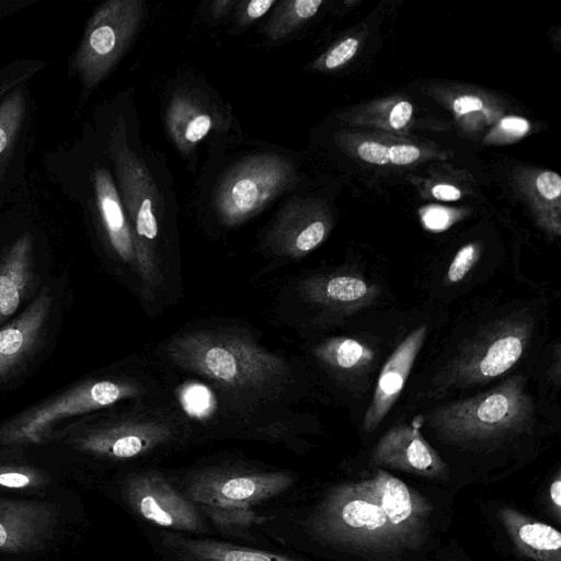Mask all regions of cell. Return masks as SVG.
Here are the masks:
<instances>
[{"label":"cell","instance_id":"cell-1","mask_svg":"<svg viewBox=\"0 0 561 561\" xmlns=\"http://www.w3.org/2000/svg\"><path fill=\"white\" fill-rule=\"evenodd\" d=\"M168 473L203 513L213 534L260 548H274L259 528L273 513L293 503L298 483L293 471L239 460Z\"/></svg>","mask_w":561,"mask_h":561},{"label":"cell","instance_id":"cell-2","mask_svg":"<svg viewBox=\"0 0 561 561\" xmlns=\"http://www.w3.org/2000/svg\"><path fill=\"white\" fill-rule=\"evenodd\" d=\"M165 352L179 367L238 393L270 390L289 377L282 357L229 331L186 332L171 340Z\"/></svg>","mask_w":561,"mask_h":561},{"label":"cell","instance_id":"cell-3","mask_svg":"<svg viewBox=\"0 0 561 561\" xmlns=\"http://www.w3.org/2000/svg\"><path fill=\"white\" fill-rule=\"evenodd\" d=\"M535 411L526 379L515 375L483 393L434 409L427 421L446 437L489 439L525 431Z\"/></svg>","mask_w":561,"mask_h":561},{"label":"cell","instance_id":"cell-4","mask_svg":"<svg viewBox=\"0 0 561 561\" xmlns=\"http://www.w3.org/2000/svg\"><path fill=\"white\" fill-rule=\"evenodd\" d=\"M58 436L98 457L116 462L146 460L178 442L175 428L164 422L96 411L55 428L46 437Z\"/></svg>","mask_w":561,"mask_h":561},{"label":"cell","instance_id":"cell-5","mask_svg":"<svg viewBox=\"0 0 561 561\" xmlns=\"http://www.w3.org/2000/svg\"><path fill=\"white\" fill-rule=\"evenodd\" d=\"M534 329L528 313H514L486 324L434 377L436 391L466 388L511 369L526 351Z\"/></svg>","mask_w":561,"mask_h":561},{"label":"cell","instance_id":"cell-6","mask_svg":"<svg viewBox=\"0 0 561 561\" xmlns=\"http://www.w3.org/2000/svg\"><path fill=\"white\" fill-rule=\"evenodd\" d=\"M139 393L138 385L126 379L81 380L2 422L0 445L39 442L59 423L108 408Z\"/></svg>","mask_w":561,"mask_h":561},{"label":"cell","instance_id":"cell-7","mask_svg":"<svg viewBox=\"0 0 561 561\" xmlns=\"http://www.w3.org/2000/svg\"><path fill=\"white\" fill-rule=\"evenodd\" d=\"M110 152L133 234L135 265L144 286L154 287L160 278L156 255L159 236L157 190L147 168L128 146L119 127L112 133Z\"/></svg>","mask_w":561,"mask_h":561},{"label":"cell","instance_id":"cell-8","mask_svg":"<svg viewBox=\"0 0 561 561\" xmlns=\"http://www.w3.org/2000/svg\"><path fill=\"white\" fill-rule=\"evenodd\" d=\"M118 493L140 527L196 536L213 534L203 513L163 470L140 467L127 471L118 482Z\"/></svg>","mask_w":561,"mask_h":561},{"label":"cell","instance_id":"cell-9","mask_svg":"<svg viewBox=\"0 0 561 561\" xmlns=\"http://www.w3.org/2000/svg\"><path fill=\"white\" fill-rule=\"evenodd\" d=\"M294 176L291 163L282 156L247 157L226 173L216 188L213 204L218 219L228 227L244 222L289 188Z\"/></svg>","mask_w":561,"mask_h":561},{"label":"cell","instance_id":"cell-10","mask_svg":"<svg viewBox=\"0 0 561 561\" xmlns=\"http://www.w3.org/2000/svg\"><path fill=\"white\" fill-rule=\"evenodd\" d=\"M142 14L139 0H111L95 10L71 61L84 89H93L111 71L137 33Z\"/></svg>","mask_w":561,"mask_h":561},{"label":"cell","instance_id":"cell-11","mask_svg":"<svg viewBox=\"0 0 561 561\" xmlns=\"http://www.w3.org/2000/svg\"><path fill=\"white\" fill-rule=\"evenodd\" d=\"M157 561H308L287 550L140 527Z\"/></svg>","mask_w":561,"mask_h":561},{"label":"cell","instance_id":"cell-12","mask_svg":"<svg viewBox=\"0 0 561 561\" xmlns=\"http://www.w3.org/2000/svg\"><path fill=\"white\" fill-rule=\"evenodd\" d=\"M54 305L50 288L42 287L15 319L0 327V383L16 377L43 350Z\"/></svg>","mask_w":561,"mask_h":561},{"label":"cell","instance_id":"cell-13","mask_svg":"<svg viewBox=\"0 0 561 561\" xmlns=\"http://www.w3.org/2000/svg\"><path fill=\"white\" fill-rule=\"evenodd\" d=\"M426 336V325L412 331L393 351L379 374L376 389L364 415V428L374 431L401 394Z\"/></svg>","mask_w":561,"mask_h":561},{"label":"cell","instance_id":"cell-14","mask_svg":"<svg viewBox=\"0 0 561 561\" xmlns=\"http://www.w3.org/2000/svg\"><path fill=\"white\" fill-rule=\"evenodd\" d=\"M36 278L33 239L24 232L0 256V327L32 294Z\"/></svg>","mask_w":561,"mask_h":561},{"label":"cell","instance_id":"cell-15","mask_svg":"<svg viewBox=\"0 0 561 561\" xmlns=\"http://www.w3.org/2000/svg\"><path fill=\"white\" fill-rule=\"evenodd\" d=\"M327 234L325 222L310 217L297 203H287L267 236L271 249L280 255L300 257L317 248Z\"/></svg>","mask_w":561,"mask_h":561},{"label":"cell","instance_id":"cell-16","mask_svg":"<svg viewBox=\"0 0 561 561\" xmlns=\"http://www.w3.org/2000/svg\"><path fill=\"white\" fill-rule=\"evenodd\" d=\"M93 187L101 224L113 251L124 262L135 263V247L128 218L106 169L94 170Z\"/></svg>","mask_w":561,"mask_h":561},{"label":"cell","instance_id":"cell-17","mask_svg":"<svg viewBox=\"0 0 561 561\" xmlns=\"http://www.w3.org/2000/svg\"><path fill=\"white\" fill-rule=\"evenodd\" d=\"M167 126L176 147L188 152L210 133L215 117L199 99L179 93L169 104Z\"/></svg>","mask_w":561,"mask_h":561},{"label":"cell","instance_id":"cell-18","mask_svg":"<svg viewBox=\"0 0 561 561\" xmlns=\"http://www.w3.org/2000/svg\"><path fill=\"white\" fill-rule=\"evenodd\" d=\"M376 454L379 460L397 462L419 471H430L439 462L417 428L407 424L389 430L380 439Z\"/></svg>","mask_w":561,"mask_h":561},{"label":"cell","instance_id":"cell-19","mask_svg":"<svg viewBox=\"0 0 561 561\" xmlns=\"http://www.w3.org/2000/svg\"><path fill=\"white\" fill-rule=\"evenodd\" d=\"M305 293L314 304L352 309L367 304L375 296V288L358 276L331 275L309 280Z\"/></svg>","mask_w":561,"mask_h":561},{"label":"cell","instance_id":"cell-20","mask_svg":"<svg viewBox=\"0 0 561 561\" xmlns=\"http://www.w3.org/2000/svg\"><path fill=\"white\" fill-rule=\"evenodd\" d=\"M317 358L330 370L340 374L358 373L374 360V352L351 337H333L316 350Z\"/></svg>","mask_w":561,"mask_h":561},{"label":"cell","instance_id":"cell-21","mask_svg":"<svg viewBox=\"0 0 561 561\" xmlns=\"http://www.w3.org/2000/svg\"><path fill=\"white\" fill-rule=\"evenodd\" d=\"M322 4L321 0H296L282 2L266 25L272 39L283 38L301 21L311 18Z\"/></svg>","mask_w":561,"mask_h":561},{"label":"cell","instance_id":"cell-22","mask_svg":"<svg viewBox=\"0 0 561 561\" xmlns=\"http://www.w3.org/2000/svg\"><path fill=\"white\" fill-rule=\"evenodd\" d=\"M380 506L387 519L398 525L411 515L412 503L410 493L403 482L396 478H387L381 484Z\"/></svg>","mask_w":561,"mask_h":561},{"label":"cell","instance_id":"cell-23","mask_svg":"<svg viewBox=\"0 0 561 561\" xmlns=\"http://www.w3.org/2000/svg\"><path fill=\"white\" fill-rule=\"evenodd\" d=\"M340 517L350 527L370 530L381 528L388 520L380 505L365 500H352L343 504Z\"/></svg>","mask_w":561,"mask_h":561},{"label":"cell","instance_id":"cell-24","mask_svg":"<svg viewBox=\"0 0 561 561\" xmlns=\"http://www.w3.org/2000/svg\"><path fill=\"white\" fill-rule=\"evenodd\" d=\"M25 103L21 91H14L0 104V154L11 145L24 117Z\"/></svg>","mask_w":561,"mask_h":561},{"label":"cell","instance_id":"cell-25","mask_svg":"<svg viewBox=\"0 0 561 561\" xmlns=\"http://www.w3.org/2000/svg\"><path fill=\"white\" fill-rule=\"evenodd\" d=\"M519 539L534 550L558 552L561 535L553 527L542 523H529L519 528Z\"/></svg>","mask_w":561,"mask_h":561},{"label":"cell","instance_id":"cell-26","mask_svg":"<svg viewBox=\"0 0 561 561\" xmlns=\"http://www.w3.org/2000/svg\"><path fill=\"white\" fill-rule=\"evenodd\" d=\"M479 259V249L476 244L470 243L462 247L447 271L446 277L449 283H458L465 278L469 271L473 267Z\"/></svg>","mask_w":561,"mask_h":561},{"label":"cell","instance_id":"cell-27","mask_svg":"<svg viewBox=\"0 0 561 561\" xmlns=\"http://www.w3.org/2000/svg\"><path fill=\"white\" fill-rule=\"evenodd\" d=\"M182 402L190 413L201 415L209 408L210 398L207 389L194 385L183 391Z\"/></svg>","mask_w":561,"mask_h":561},{"label":"cell","instance_id":"cell-28","mask_svg":"<svg viewBox=\"0 0 561 561\" xmlns=\"http://www.w3.org/2000/svg\"><path fill=\"white\" fill-rule=\"evenodd\" d=\"M358 47V42L355 38H346L337 46H335L330 53L325 56L324 65L328 69H334L347 60H350L356 53Z\"/></svg>","mask_w":561,"mask_h":561},{"label":"cell","instance_id":"cell-29","mask_svg":"<svg viewBox=\"0 0 561 561\" xmlns=\"http://www.w3.org/2000/svg\"><path fill=\"white\" fill-rule=\"evenodd\" d=\"M358 154L363 160L375 164H386L390 161L389 148L378 142H363L358 147Z\"/></svg>","mask_w":561,"mask_h":561},{"label":"cell","instance_id":"cell-30","mask_svg":"<svg viewBox=\"0 0 561 561\" xmlns=\"http://www.w3.org/2000/svg\"><path fill=\"white\" fill-rule=\"evenodd\" d=\"M536 185L541 196L547 199L557 198L561 193V179L556 172L541 173L536 180Z\"/></svg>","mask_w":561,"mask_h":561},{"label":"cell","instance_id":"cell-31","mask_svg":"<svg viewBox=\"0 0 561 561\" xmlns=\"http://www.w3.org/2000/svg\"><path fill=\"white\" fill-rule=\"evenodd\" d=\"M420 157V150L416 147L408 145H398L389 148V159L397 165L408 164Z\"/></svg>","mask_w":561,"mask_h":561},{"label":"cell","instance_id":"cell-32","mask_svg":"<svg viewBox=\"0 0 561 561\" xmlns=\"http://www.w3.org/2000/svg\"><path fill=\"white\" fill-rule=\"evenodd\" d=\"M423 221L427 229L443 230L450 221L449 214L440 207H433L423 215Z\"/></svg>","mask_w":561,"mask_h":561},{"label":"cell","instance_id":"cell-33","mask_svg":"<svg viewBox=\"0 0 561 561\" xmlns=\"http://www.w3.org/2000/svg\"><path fill=\"white\" fill-rule=\"evenodd\" d=\"M412 105L407 101L399 102L394 105L389 116L391 127L400 129L405 126L412 115Z\"/></svg>","mask_w":561,"mask_h":561},{"label":"cell","instance_id":"cell-34","mask_svg":"<svg viewBox=\"0 0 561 561\" xmlns=\"http://www.w3.org/2000/svg\"><path fill=\"white\" fill-rule=\"evenodd\" d=\"M273 4H275L274 0H252L247 2L244 8V22H251L261 18Z\"/></svg>","mask_w":561,"mask_h":561},{"label":"cell","instance_id":"cell-35","mask_svg":"<svg viewBox=\"0 0 561 561\" xmlns=\"http://www.w3.org/2000/svg\"><path fill=\"white\" fill-rule=\"evenodd\" d=\"M31 483V477L20 471H5L0 473V485L7 488H23Z\"/></svg>","mask_w":561,"mask_h":561},{"label":"cell","instance_id":"cell-36","mask_svg":"<svg viewBox=\"0 0 561 561\" xmlns=\"http://www.w3.org/2000/svg\"><path fill=\"white\" fill-rule=\"evenodd\" d=\"M483 108L482 101L477 96L465 95L455 100L454 110L458 115Z\"/></svg>","mask_w":561,"mask_h":561},{"label":"cell","instance_id":"cell-37","mask_svg":"<svg viewBox=\"0 0 561 561\" xmlns=\"http://www.w3.org/2000/svg\"><path fill=\"white\" fill-rule=\"evenodd\" d=\"M501 127L508 133L523 135L529 129V123L520 117H505L501 121Z\"/></svg>","mask_w":561,"mask_h":561},{"label":"cell","instance_id":"cell-38","mask_svg":"<svg viewBox=\"0 0 561 561\" xmlns=\"http://www.w3.org/2000/svg\"><path fill=\"white\" fill-rule=\"evenodd\" d=\"M432 194L435 198L440 201H457L460 198V191L448 184H437L433 187Z\"/></svg>","mask_w":561,"mask_h":561},{"label":"cell","instance_id":"cell-39","mask_svg":"<svg viewBox=\"0 0 561 561\" xmlns=\"http://www.w3.org/2000/svg\"><path fill=\"white\" fill-rule=\"evenodd\" d=\"M550 495L557 506L561 505V481L557 480L550 488Z\"/></svg>","mask_w":561,"mask_h":561},{"label":"cell","instance_id":"cell-40","mask_svg":"<svg viewBox=\"0 0 561 561\" xmlns=\"http://www.w3.org/2000/svg\"><path fill=\"white\" fill-rule=\"evenodd\" d=\"M9 541V531L3 525L0 523V547H3Z\"/></svg>","mask_w":561,"mask_h":561}]
</instances>
